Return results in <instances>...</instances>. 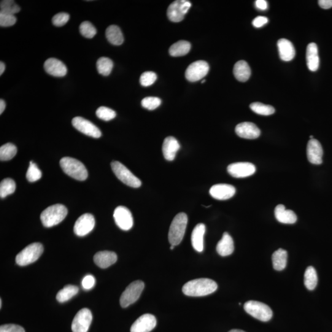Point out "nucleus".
<instances>
[{
  "instance_id": "nucleus-1",
  "label": "nucleus",
  "mask_w": 332,
  "mask_h": 332,
  "mask_svg": "<svg viewBox=\"0 0 332 332\" xmlns=\"http://www.w3.org/2000/svg\"><path fill=\"white\" fill-rule=\"evenodd\" d=\"M218 285L214 280L207 278L191 280L183 285V293L189 296H204L217 290Z\"/></svg>"
},
{
  "instance_id": "nucleus-2",
  "label": "nucleus",
  "mask_w": 332,
  "mask_h": 332,
  "mask_svg": "<svg viewBox=\"0 0 332 332\" xmlns=\"http://www.w3.org/2000/svg\"><path fill=\"white\" fill-rule=\"evenodd\" d=\"M68 214V210L63 204H55L48 207L41 214V220L45 227L50 228L63 221Z\"/></svg>"
},
{
  "instance_id": "nucleus-3",
  "label": "nucleus",
  "mask_w": 332,
  "mask_h": 332,
  "mask_svg": "<svg viewBox=\"0 0 332 332\" xmlns=\"http://www.w3.org/2000/svg\"><path fill=\"white\" fill-rule=\"evenodd\" d=\"M188 223V217L185 213H179L172 220L169 231V241L172 245H177L184 237Z\"/></svg>"
},
{
  "instance_id": "nucleus-4",
  "label": "nucleus",
  "mask_w": 332,
  "mask_h": 332,
  "mask_svg": "<svg viewBox=\"0 0 332 332\" xmlns=\"http://www.w3.org/2000/svg\"><path fill=\"white\" fill-rule=\"evenodd\" d=\"M61 168L66 174L73 179L83 181L87 179L88 173L84 164L77 159L64 157L60 161Z\"/></svg>"
},
{
  "instance_id": "nucleus-5",
  "label": "nucleus",
  "mask_w": 332,
  "mask_h": 332,
  "mask_svg": "<svg viewBox=\"0 0 332 332\" xmlns=\"http://www.w3.org/2000/svg\"><path fill=\"white\" fill-rule=\"evenodd\" d=\"M43 250V245L40 243L35 242L30 244L16 256V263L21 266L29 265L40 257Z\"/></svg>"
},
{
  "instance_id": "nucleus-6",
  "label": "nucleus",
  "mask_w": 332,
  "mask_h": 332,
  "mask_svg": "<svg viewBox=\"0 0 332 332\" xmlns=\"http://www.w3.org/2000/svg\"><path fill=\"white\" fill-rule=\"evenodd\" d=\"M244 308L248 314L262 322H267L272 317L271 309L268 305L260 301H247L245 303Z\"/></svg>"
},
{
  "instance_id": "nucleus-7",
  "label": "nucleus",
  "mask_w": 332,
  "mask_h": 332,
  "mask_svg": "<svg viewBox=\"0 0 332 332\" xmlns=\"http://www.w3.org/2000/svg\"><path fill=\"white\" fill-rule=\"evenodd\" d=\"M111 166L118 179L126 185L132 188H139L141 186V181L122 163L117 161H113Z\"/></svg>"
},
{
  "instance_id": "nucleus-8",
  "label": "nucleus",
  "mask_w": 332,
  "mask_h": 332,
  "mask_svg": "<svg viewBox=\"0 0 332 332\" xmlns=\"http://www.w3.org/2000/svg\"><path fill=\"white\" fill-rule=\"evenodd\" d=\"M145 284L142 280H136L128 285L120 298V304L123 307L130 306L137 301L144 290Z\"/></svg>"
},
{
  "instance_id": "nucleus-9",
  "label": "nucleus",
  "mask_w": 332,
  "mask_h": 332,
  "mask_svg": "<svg viewBox=\"0 0 332 332\" xmlns=\"http://www.w3.org/2000/svg\"><path fill=\"white\" fill-rule=\"evenodd\" d=\"M191 7V2L187 0L175 1L170 5L167 9V17L173 23H179L183 20Z\"/></svg>"
},
{
  "instance_id": "nucleus-10",
  "label": "nucleus",
  "mask_w": 332,
  "mask_h": 332,
  "mask_svg": "<svg viewBox=\"0 0 332 332\" xmlns=\"http://www.w3.org/2000/svg\"><path fill=\"white\" fill-rule=\"evenodd\" d=\"M209 71V66L206 61L194 62L186 70L185 77L189 82H198L206 77Z\"/></svg>"
},
{
  "instance_id": "nucleus-11",
  "label": "nucleus",
  "mask_w": 332,
  "mask_h": 332,
  "mask_svg": "<svg viewBox=\"0 0 332 332\" xmlns=\"http://www.w3.org/2000/svg\"><path fill=\"white\" fill-rule=\"evenodd\" d=\"M92 320H93V314L90 309L83 308L80 310L72 322L73 332H88Z\"/></svg>"
},
{
  "instance_id": "nucleus-12",
  "label": "nucleus",
  "mask_w": 332,
  "mask_h": 332,
  "mask_svg": "<svg viewBox=\"0 0 332 332\" xmlns=\"http://www.w3.org/2000/svg\"><path fill=\"white\" fill-rule=\"evenodd\" d=\"M113 217L118 227L124 231H128L133 226V217L130 210L126 207L116 208Z\"/></svg>"
},
{
  "instance_id": "nucleus-13",
  "label": "nucleus",
  "mask_w": 332,
  "mask_h": 332,
  "mask_svg": "<svg viewBox=\"0 0 332 332\" xmlns=\"http://www.w3.org/2000/svg\"><path fill=\"white\" fill-rule=\"evenodd\" d=\"M72 125L78 131L86 136L94 138H99L102 136L101 130L95 125L82 117H78L73 119Z\"/></svg>"
},
{
  "instance_id": "nucleus-14",
  "label": "nucleus",
  "mask_w": 332,
  "mask_h": 332,
  "mask_svg": "<svg viewBox=\"0 0 332 332\" xmlns=\"http://www.w3.org/2000/svg\"><path fill=\"white\" fill-rule=\"evenodd\" d=\"M96 221L94 216L85 214L80 216L74 225V233L78 236H85L90 233L95 226Z\"/></svg>"
},
{
  "instance_id": "nucleus-15",
  "label": "nucleus",
  "mask_w": 332,
  "mask_h": 332,
  "mask_svg": "<svg viewBox=\"0 0 332 332\" xmlns=\"http://www.w3.org/2000/svg\"><path fill=\"white\" fill-rule=\"evenodd\" d=\"M227 170L232 177L244 178L254 174L256 167L254 164L250 163H236L229 165Z\"/></svg>"
},
{
  "instance_id": "nucleus-16",
  "label": "nucleus",
  "mask_w": 332,
  "mask_h": 332,
  "mask_svg": "<svg viewBox=\"0 0 332 332\" xmlns=\"http://www.w3.org/2000/svg\"><path fill=\"white\" fill-rule=\"evenodd\" d=\"M156 325V318L151 314H145L135 321L131 327V332H150Z\"/></svg>"
},
{
  "instance_id": "nucleus-17",
  "label": "nucleus",
  "mask_w": 332,
  "mask_h": 332,
  "mask_svg": "<svg viewBox=\"0 0 332 332\" xmlns=\"http://www.w3.org/2000/svg\"><path fill=\"white\" fill-rule=\"evenodd\" d=\"M323 149L316 139L309 140L307 145V157L310 163L318 165L322 163Z\"/></svg>"
},
{
  "instance_id": "nucleus-18",
  "label": "nucleus",
  "mask_w": 332,
  "mask_h": 332,
  "mask_svg": "<svg viewBox=\"0 0 332 332\" xmlns=\"http://www.w3.org/2000/svg\"><path fill=\"white\" fill-rule=\"evenodd\" d=\"M209 193L213 198L218 200H227L236 193V188L228 184H217L212 186Z\"/></svg>"
},
{
  "instance_id": "nucleus-19",
  "label": "nucleus",
  "mask_w": 332,
  "mask_h": 332,
  "mask_svg": "<svg viewBox=\"0 0 332 332\" xmlns=\"http://www.w3.org/2000/svg\"><path fill=\"white\" fill-rule=\"evenodd\" d=\"M236 133L240 137L246 139H255L260 136L261 131L255 124L244 122L236 127Z\"/></svg>"
},
{
  "instance_id": "nucleus-20",
  "label": "nucleus",
  "mask_w": 332,
  "mask_h": 332,
  "mask_svg": "<svg viewBox=\"0 0 332 332\" xmlns=\"http://www.w3.org/2000/svg\"><path fill=\"white\" fill-rule=\"evenodd\" d=\"M44 68L48 74L53 77H63L67 74L66 65L55 58H50L46 61Z\"/></svg>"
},
{
  "instance_id": "nucleus-21",
  "label": "nucleus",
  "mask_w": 332,
  "mask_h": 332,
  "mask_svg": "<svg viewBox=\"0 0 332 332\" xmlns=\"http://www.w3.org/2000/svg\"><path fill=\"white\" fill-rule=\"evenodd\" d=\"M117 255L111 251H101L94 256V262L100 268L105 269L117 262Z\"/></svg>"
},
{
  "instance_id": "nucleus-22",
  "label": "nucleus",
  "mask_w": 332,
  "mask_h": 332,
  "mask_svg": "<svg viewBox=\"0 0 332 332\" xmlns=\"http://www.w3.org/2000/svg\"><path fill=\"white\" fill-rule=\"evenodd\" d=\"M180 145L174 137L169 136L164 139L163 145V153L164 158L167 161H173L176 156Z\"/></svg>"
},
{
  "instance_id": "nucleus-23",
  "label": "nucleus",
  "mask_w": 332,
  "mask_h": 332,
  "mask_svg": "<svg viewBox=\"0 0 332 332\" xmlns=\"http://www.w3.org/2000/svg\"><path fill=\"white\" fill-rule=\"evenodd\" d=\"M280 58L285 62L293 60L295 56V50L291 42L287 39H280L277 42Z\"/></svg>"
},
{
  "instance_id": "nucleus-24",
  "label": "nucleus",
  "mask_w": 332,
  "mask_h": 332,
  "mask_svg": "<svg viewBox=\"0 0 332 332\" xmlns=\"http://www.w3.org/2000/svg\"><path fill=\"white\" fill-rule=\"evenodd\" d=\"M206 233V226L199 223L195 226L191 234V244L197 252H202L204 250V236Z\"/></svg>"
},
{
  "instance_id": "nucleus-25",
  "label": "nucleus",
  "mask_w": 332,
  "mask_h": 332,
  "mask_svg": "<svg viewBox=\"0 0 332 332\" xmlns=\"http://www.w3.org/2000/svg\"><path fill=\"white\" fill-rule=\"evenodd\" d=\"M306 59L307 68L311 72L317 71L319 67V57L315 43H311L307 45Z\"/></svg>"
},
{
  "instance_id": "nucleus-26",
  "label": "nucleus",
  "mask_w": 332,
  "mask_h": 332,
  "mask_svg": "<svg viewBox=\"0 0 332 332\" xmlns=\"http://www.w3.org/2000/svg\"><path fill=\"white\" fill-rule=\"evenodd\" d=\"M275 217L280 223L284 224H293L297 220L295 212L292 210H287L283 204H279L274 210Z\"/></svg>"
},
{
  "instance_id": "nucleus-27",
  "label": "nucleus",
  "mask_w": 332,
  "mask_h": 332,
  "mask_svg": "<svg viewBox=\"0 0 332 332\" xmlns=\"http://www.w3.org/2000/svg\"><path fill=\"white\" fill-rule=\"evenodd\" d=\"M216 249L218 254L222 256L230 255L234 252L233 239L226 232L223 233L222 238L218 242Z\"/></svg>"
},
{
  "instance_id": "nucleus-28",
  "label": "nucleus",
  "mask_w": 332,
  "mask_h": 332,
  "mask_svg": "<svg viewBox=\"0 0 332 332\" xmlns=\"http://www.w3.org/2000/svg\"><path fill=\"white\" fill-rule=\"evenodd\" d=\"M233 74L234 77L239 82H247L249 79L251 75V70L249 64L244 61L237 62L234 65Z\"/></svg>"
},
{
  "instance_id": "nucleus-29",
  "label": "nucleus",
  "mask_w": 332,
  "mask_h": 332,
  "mask_svg": "<svg viewBox=\"0 0 332 332\" xmlns=\"http://www.w3.org/2000/svg\"><path fill=\"white\" fill-rule=\"evenodd\" d=\"M108 41L111 44L116 46L122 45L124 42V37L121 29L117 26H110L105 32Z\"/></svg>"
},
{
  "instance_id": "nucleus-30",
  "label": "nucleus",
  "mask_w": 332,
  "mask_h": 332,
  "mask_svg": "<svg viewBox=\"0 0 332 332\" xmlns=\"http://www.w3.org/2000/svg\"><path fill=\"white\" fill-rule=\"evenodd\" d=\"M272 261L274 269L277 271L285 269L287 261V251L282 249L277 250L272 254Z\"/></svg>"
},
{
  "instance_id": "nucleus-31",
  "label": "nucleus",
  "mask_w": 332,
  "mask_h": 332,
  "mask_svg": "<svg viewBox=\"0 0 332 332\" xmlns=\"http://www.w3.org/2000/svg\"><path fill=\"white\" fill-rule=\"evenodd\" d=\"M190 50V43L182 40L172 45L169 48V52L172 57H181L187 55Z\"/></svg>"
},
{
  "instance_id": "nucleus-32",
  "label": "nucleus",
  "mask_w": 332,
  "mask_h": 332,
  "mask_svg": "<svg viewBox=\"0 0 332 332\" xmlns=\"http://www.w3.org/2000/svg\"><path fill=\"white\" fill-rule=\"evenodd\" d=\"M79 291L77 286L67 285L59 291L56 295V299L59 303H64L76 295Z\"/></svg>"
},
{
  "instance_id": "nucleus-33",
  "label": "nucleus",
  "mask_w": 332,
  "mask_h": 332,
  "mask_svg": "<svg viewBox=\"0 0 332 332\" xmlns=\"http://www.w3.org/2000/svg\"><path fill=\"white\" fill-rule=\"evenodd\" d=\"M318 277L317 272L314 267L309 266L304 272V283L309 290H314L317 285Z\"/></svg>"
},
{
  "instance_id": "nucleus-34",
  "label": "nucleus",
  "mask_w": 332,
  "mask_h": 332,
  "mask_svg": "<svg viewBox=\"0 0 332 332\" xmlns=\"http://www.w3.org/2000/svg\"><path fill=\"white\" fill-rule=\"evenodd\" d=\"M113 67V61L109 58L103 57L97 62V71L103 76H109L112 71Z\"/></svg>"
},
{
  "instance_id": "nucleus-35",
  "label": "nucleus",
  "mask_w": 332,
  "mask_h": 332,
  "mask_svg": "<svg viewBox=\"0 0 332 332\" xmlns=\"http://www.w3.org/2000/svg\"><path fill=\"white\" fill-rule=\"evenodd\" d=\"M18 150L14 144H8L2 145L0 147V159L1 161H9L15 157Z\"/></svg>"
},
{
  "instance_id": "nucleus-36",
  "label": "nucleus",
  "mask_w": 332,
  "mask_h": 332,
  "mask_svg": "<svg viewBox=\"0 0 332 332\" xmlns=\"http://www.w3.org/2000/svg\"><path fill=\"white\" fill-rule=\"evenodd\" d=\"M16 185L14 180L12 179H5L0 183V197L2 198L15 193Z\"/></svg>"
},
{
  "instance_id": "nucleus-37",
  "label": "nucleus",
  "mask_w": 332,
  "mask_h": 332,
  "mask_svg": "<svg viewBox=\"0 0 332 332\" xmlns=\"http://www.w3.org/2000/svg\"><path fill=\"white\" fill-rule=\"evenodd\" d=\"M250 109L256 114L269 116L274 114L275 109L271 105H265L260 102H254L250 105Z\"/></svg>"
},
{
  "instance_id": "nucleus-38",
  "label": "nucleus",
  "mask_w": 332,
  "mask_h": 332,
  "mask_svg": "<svg viewBox=\"0 0 332 332\" xmlns=\"http://www.w3.org/2000/svg\"><path fill=\"white\" fill-rule=\"evenodd\" d=\"M1 13L4 14L15 15L21 11V8L12 0H4L0 4Z\"/></svg>"
},
{
  "instance_id": "nucleus-39",
  "label": "nucleus",
  "mask_w": 332,
  "mask_h": 332,
  "mask_svg": "<svg viewBox=\"0 0 332 332\" xmlns=\"http://www.w3.org/2000/svg\"><path fill=\"white\" fill-rule=\"evenodd\" d=\"M42 177V172L39 167L33 161L30 162V165L26 174L27 179L30 182H35L41 179Z\"/></svg>"
},
{
  "instance_id": "nucleus-40",
  "label": "nucleus",
  "mask_w": 332,
  "mask_h": 332,
  "mask_svg": "<svg viewBox=\"0 0 332 332\" xmlns=\"http://www.w3.org/2000/svg\"><path fill=\"white\" fill-rule=\"evenodd\" d=\"M81 34L87 39H93L97 34V30L90 22H83L80 26Z\"/></svg>"
},
{
  "instance_id": "nucleus-41",
  "label": "nucleus",
  "mask_w": 332,
  "mask_h": 332,
  "mask_svg": "<svg viewBox=\"0 0 332 332\" xmlns=\"http://www.w3.org/2000/svg\"><path fill=\"white\" fill-rule=\"evenodd\" d=\"M97 117L101 120L109 121L113 120L117 116L114 110L106 107H101L96 111Z\"/></svg>"
},
{
  "instance_id": "nucleus-42",
  "label": "nucleus",
  "mask_w": 332,
  "mask_h": 332,
  "mask_svg": "<svg viewBox=\"0 0 332 332\" xmlns=\"http://www.w3.org/2000/svg\"><path fill=\"white\" fill-rule=\"evenodd\" d=\"M161 104V100L158 97H147L142 100V105L145 109L148 110H154Z\"/></svg>"
},
{
  "instance_id": "nucleus-43",
  "label": "nucleus",
  "mask_w": 332,
  "mask_h": 332,
  "mask_svg": "<svg viewBox=\"0 0 332 332\" xmlns=\"http://www.w3.org/2000/svg\"><path fill=\"white\" fill-rule=\"evenodd\" d=\"M157 80V75L153 72H145L140 78V83L141 85L148 87L152 86Z\"/></svg>"
},
{
  "instance_id": "nucleus-44",
  "label": "nucleus",
  "mask_w": 332,
  "mask_h": 332,
  "mask_svg": "<svg viewBox=\"0 0 332 332\" xmlns=\"http://www.w3.org/2000/svg\"><path fill=\"white\" fill-rule=\"evenodd\" d=\"M17 21L15 15L4 14L0 13V26L4 28H8L14 26Z\"/></svg>"
},
{
  "instance_id": "nucleus-45",
  "label": "nucleus",
  "mask_w": 332,
  "mask_h": 332,
  "mask_svg": "<svg viewBox=\"0 0 332 332\" xmlns=\"http://www.w3.org/2000/svg\"><path fill=\"white\" fill-rule=\"evenodd\" d=\"M70 20V15L66 13H58L54 16L52 23L56 27H62L66 25Z\"/></svg>"
},
{
  "instance_id": "nucleus-46",
  "label": "nucleus",
  "mask_w": 332,
  "mask_h": 332,
  "mask_svg": "<svg viewBox=\"0 0 332 332\" xmlns=\"http://www.w3.org/2000/svg\"><path fill=\"white\" fill-rule=\"evenodd\" d=\"M0 332H26L21 326L16 324H5L0 326Z\"/></svg>"
},
{
  "instance_id": "nucleus-47",
  "label": "nucleus",
  "mask_w": 332,
  "mask_h": 332,
  "mask_svg": "<svg viewBox=\"0 0 332 332\" xmlns=\"http://www.w3.org/2000/svg\"><path fill=\"white\" fill-rule=\"evenodd\" d=\"M96 284L95 278L92 275H87L83 278L82 280V286L84 289L90 290L93 288Z\"/></svg>"
},
{
  "instance_id": "nucleus-48",
  "label": "nucleus",
  "mask_w": 332,
  "mask_h": 332,
  "mask_svg": "<svg viewBox=\"0 0 332 332\" xmlns=\"http://www.w3.org/2000/svg\"><path fill=\"white\" fill-rule=\"evenodd\" d=\"M268 23V18L264 17V16H258L252 21V25L256 28H260Z\"/></svg>"
},
{
  "instance_id": "nucleus-49",
  "label": "nucleus",
  "mask_w": 332,
  "mask_h": 332,
  "mask_svg": "<svg viewBox=\"0 0 332 332\" xmlns=\"http://www.w3.org/2000/svg\"><path fill=\"white\" fill-rule=\"evenodd\" d=\"M318 3L323 9L328 10L332 7V0H319Z\"/></svg>"
},
{
  "instance_id": "nucleus-50",
  "label": "nucleus",
  "mask_w": 332,
  "mask_h": 332,
  "mask_svg": "<svg viewBox=\"0 0 332 332\" xmlns=\"http://www.w3.org/2000/svg\"><path fill=\"white\" fill-rule=\"evenodd\" d=\"M255 6L258 10L264 11L268 8V4L264 0H256L255 2Z\"/></svg>"
},
{
  "instance_id": "nucleus-51",
  "label": "nucleus",
  "mask_w": 332,
  "mask_h": 332,
  "mask_svg": "<svg viewBox=\"0 0 332 332\" xmlns=\"http://www.w3.org/2000/svg\"><path fill=\"white\" fill-rule=\"evenodd\" d=\"M5 108H6V103L4 100H0V114L2 115L4 113Z\"/></svg>"
},
{
  "instance_id": "nucleus-52",
  "label": "nucleus",
  "mask_w": 332,
  "mask_h": 332,
  "mask_svg": "<svg viewBox=\"0 0 332 332\" xmlns=\"http://www.w3.org/2000/svg\"><path fill=\"white\" fill-rule=\"evenodd\" d=\"M5 65L3 62L0 63V75H2L5 70Z\"/></svg>"
},
{
  "instance_id": "nucleus-53",
  "label": "nucleus",
  "mask_w": 332,
  "mask_h": 332,
  "mask_svg": "<svg viewBox=\"0 0 332 332\" xmlns=\"http://www.w3.org/2000/svg\"><path fill=\"white\" fill-rule=\"evenodd\" d=\"M229 332H245V331H243L242 330H239V329H233V330H231Z\"/></svg>"
},
{
  "instance_id": "nucleus-54",
  "label": "nucleus",
  "mask_w": 332,
  "mask_h": 332,
  "mask_svg": "<svg viewBox=\"0 0 332 332\" xmlns=\"http://www.w3.org/2000/svg\"><path fill=\"white\" fill-rule=\"evenodd\" d=\"M174 247H175L174 245H171V247H170V249H171V250H173Z\"/></svg>"
},
{
  "instance_id": "nucleus-55",
  "label": "nucleus",
  "mask_w": 332,
  "mask_h": 332,
  "mask_svg": "<svg viewBox=\"0 0 332 332\" xmlns=\"http://www.w3.org/2000/svg\"><path fill=\"white\" fill-rule=\"evenodd\" d=\"M2 306V299H0V307Z\"/></svg>"
},
{
  "instance_id": "nucleus-56",
  "label": "nucleus",
  "mask_w": 332,
  "mask_h": 332,
  "mask_svg": "<svg viewBox=\"0 0 332 332\" xmlns=\"http://www.w3.org/2000/svg\"><path fill=\"white\" fill-rule=\"evenodd\" d=\"M309 138H310V140L314 139V138H313V136H310V137H309Z\"/></svg>"
},
{
  "instance_id": "nucleus-57",
  "label": "nucleus",
  "mask_w": 332,
  "mask_h": 332,
  "mask_svg": "<svg viewBox=\"0 0 332 332\" xmlns=\"http://www.w3.org/2000/svg\"><path fill=\"white\" fill-rule=\"evenodd\" d=\"M205 82H206V80H203V81H202V82L201 83H205Z\"/></svg>"
}]
</instances>
